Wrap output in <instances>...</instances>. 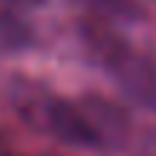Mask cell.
<instances>
[{
	"instance_id": "5",
	"label": "cell",
	"mask_w": 156,
	"mask_h": 156,
	"mask_svg": "<svg viewBox=\"0 0 156 156\" xmlns=\"http://www.w3.org/2000/svg\"><path fill=\"white\" fill-rule=\"evenodd\" d=\"M3 6H15V9H29V6H41L44 0H0Z\"/></svg>"
},
{
	"instance_id": "2",
	"label": "cell",
	"mask_w": 156,
	"mask_h": 156,
	"mask_svg": "<svg viewBox=\"0 0 156 156\" xmlns=\"http://www.w3.org/2000/svg\"><path fill=\"white\" fill-rule=\"evenodd\" d=\"M81 41L87 46L90 58L119 84V90L130 101L156 113V67L139 49H133L104 20L81 23Z\"/></svg>"
},
{
	"instance_id": "4",
	"label": "cell",
	"mask_w": 156,
	"mask_h": 156,
	"mask_svg": "<svg viewBox=\"0 0 156 156\" xmlns=\"http://www.w3.org/2000/svg\"><path fill=\"white\" fill-rule=\"evenodd\" d=\"M84 6H90L93 12H101V15L110 17H122V20H139L142 9L136 0H81Z\"/></svg>"
},
{
	"instance_id": "3",
	"label": "cell",
	"mask_w": 156,
	"mask_h": 156,
	"mask_svg": "<svg viewBox=\"0 0 156 156\" xmlns=\"http://www.w3.org/2000/svg\"><path fill=\"white\" fill-rule=\"evenodd\" d=\"M35 44L32 26L17 15L15 6L0 3V55H17Z\"/></svg>"
},
{
	"instance_id": "1",
	"label": "cell",
	"mask_w": 156,
	"mask_h": 156,
	"mask_svg": "<svg viewBox=\"0 0 156 156\" xmlns=\"http://www.w3.org/2000/svg\"><path fill=\"white\" fill-rule=\"evenodd\" d=\"M15 104L20 107V113L29 122H38V127H44L46 133H52L58 142L73 147H84V151H101L107 145H116L122 139V133L110 124H124L122 113H116L113 107L104 104H75L69 98H58V95L46 93V90H26L17 93Z\"/></svg>"
}]
</instances>
